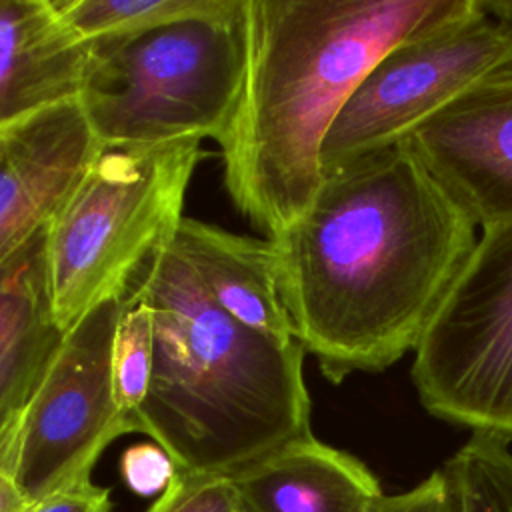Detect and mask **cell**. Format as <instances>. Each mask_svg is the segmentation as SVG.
Listing matches in <instances>:
<instances>
[{
	"instance_id": "cell-11",
	"label": "cell",
	"mask_w": 512,
	"mask_h": 512,
	"mask_svg": "<svg viewBox=\"0 0 512 512\" xmlns=\"http://www.w3.org/2000/svg\"><path fill=\"white\" fill-rule=\"evenodd\" d=\"M46 236L48 226L0 266V468L6 470L24 410L66 334L54 314Z\"/></svg>"
},
{
	"instance_id": "cell-3",
	"label": "cell",
	"mask_w": 512,
	"mask_h": 512,
	"mask_svg": "<svg viewBox=\"0 0 512 512\" xmlns=\"http://www.w3.org/2000/svg\"><path fill=\"white\" fill-rule=\"evenodd\" d=\"M126 292L150 308L154 356L136 412L148 434L190 474H232L310 432L304 346L256 334L202 290L170 240L134 272Z\"/></svg>"
},
{
	"instance_id": "cell-21",
	"label": "cell",
	"mask_w": 512,
	"mask_h": 512,
	"mask_svg": "<svg viewBox=\"0 0 512 512\" xmlns=\"http://www.w3.org/2000/svg\"><path fill=\"white\" fill-rule=\"evenodd\" d=\"M374 512H454L442 470L432 472L414 488L384 496Z\"/></svg>"
},
{
	"instance_id": "cell-15",
	"label": "cell",
	"mask_w": 512,
	"mask_h": 512,
	"mask_svg": "<svg viewBox=\"0 0 512 512\" xmlns=\"http://www.w3.org/2000/svg\"><path fill=\"white\" fill-rule=\"evenodd\" d=\"M52 4L76 36L90 44L184 18L220 14L236 0H52Z\"/></svg>"
},
{
	"instance_id": "cell-13",
	"label": "cell",
	"mask_w": 512,
	"mask_h": 512,
	"mask_svg": "<svg viewBox=\"0 0 512 512\" xmlns=\"http://www.w3.org/2000/svg\"><path fill=\"white\" fill-rule=\"evenodd\" d=\"M242 512H374L376 476L352 454L308 434L230 474Z\"/></svg>"
},
{
	"instance_id": "cell-19",
	"label": "cell",
	"mask_w": 512,
	"mask_h": 512,
	"mask_svg": "<svg viewBox=\"0 0 512 512\" xmlns=\"http://www.w3.org/2000/svg\"><path fill=\"white\" fill-rule=\"evenodd\" d=\"M120 468L126 484L144 496H160L176 472L172 458L156 442L130 446L122 456Z\"/></svg>"
},
{
	"instance_id": "cell-20",
	"label": "cell",
	"mask_w": 512,
	"mask_h": 512,
	"mask_svg": "<svg viewBox=\"0 0 512 512\" xmlns=\"http://www.w3.org/2000/svg\"><path fill=\"white\" fill-rule=\"evenodd\" d=\"M24 512H112V500L108 488L86 478L30 502Z\"/></svg>"
},
{
	"instance_id": "cell-5",
	"label": "cell",
	"mask_w": 512,
	"mask_h": 512,
	"mask_svg": "<svg viewBox=\"0 0 512 512\" xmlns=\"http://www.w3.org/2000/svg\"><path fill=\"white\" fill-rule=\"evenodd\" d=\"M206 156L200 140L100 148L48 224V280L58 324L68 330L172 240L186 190Z\"/></svg>"
},
{
	"instance_id": "cell-16",
	"label": "cell",
	"mask_w": 512,
	"mask_h": 512,
	"mask_svg": "<svg viewBox=\"0 0 512 512\" xmlns=\"http://www.w3.org/2000/svg\"><path fill=\"white\" fill-rule=\"evenodd\" d=\"M454 512H512V450L498 436H472L440 468Z\"/></svg>"
},
{
	"instance_id": "cell-12",
	"label": "cell",
	"mask_w": 512,
	"mask_h": 512,
	"mask_svg": "<svg viewBox=\"0 0 512 512\" xmlns=\"http://www.w3.org/2000/svg\"><path fill=\"white\" fill-rule=\"evenodd\" d=\"M88 54L52 0H0V128L78 100Z\"/></svg>"
},
{
	"instance_id": "cell-23",
	"label": "cell",
	"mask_w": 512,
	"mask_h": 512,
	"mask_svg": "<svg viewBox=\"0 0 512 512\" xmlns=\"http://www.w3.org/2000/svg\"><path fill=\"white\" fill-rule=\"evenodd\" d=\"M476 6L490 20L512 30V0H476Z\"/></svg>"
},
{
	"instance_id": "cell-1",
	"label": "cell",
	"mask_w": 512,
	"mask_h": 512,
	"mask_svg": "<svg viewBox=\"0 0 512 512\" xmlns=\"http://www.w3.org/2000/svg\"><path fill=\"white\" fill-rule=\"evenodd\" d=\"M268 240L294 334L338 384L418 346L476 224L402 140L322 172L304 214Z\"/></svg>"
},
{
	"instance_id": "cell-17",
	"label": "cell",
	"mask_w": 512,
	"mask_h": 512,
	"mask_svg": "<svg viewBox=\"0 0 512 512\" xmlns=\"http://www.w3.org/2000/svg\"><path fill=\"white\" fill-rule=\"evenodd\" d=\"M152 356L154 324L150 308L138 294L126 292L112 342V392L118 408L134 426L136 412L148 394Z\"/></svg>"
},
{
	"instance_id": "cell-4",
	"label": "cell",
	"mask_w": 512,
	"mask_h": 512,
	"mask_svg": "<svg viewBox=\"0 0 512 512\" xmlns=\"http://www.w3.org/2000/svg\"><path fill=\"white\" fill-rule=\"evenodd\" d=\"M244 4L90 42L78 102L100 148L220 142L244 80Z\"/></svg>"
},
{
	"instance_id": "cell-7",
	"label": "cell",
	"mask_w": 512,
	"mask_h": 512,
	"mask_svg": "<svg viewBox=\"0 0 512 512\" xmlns=\"http://www.w3.org/2000/svg\"><path fill=\"white\" fill-rule=\"evenodd\" d=\"M512 64V30L474 6L386 50L358 82L322 148V172L390 148L486 74Z\"/></svg>"
},
{
	"instance_id": "cell-14",
	"label": "cell",
	"mask_w": 512,
	"mask_h": 512,
	"mask_svg": "<svg viewBox=\"0 0 512 512\" xmlns=\"http://www.w3.org/2000/svg\"><path fill=\"white\" fill-rule=\"evenodd\" d=\"M172 242L206 296L244 328L272 340H298L284 304L280 270L270 240L234 234L184 216Z\"/></svg>"
},
{
	"instance_id": "cell-6",
	"label": "cell",
	"mask_w": 512,
	"mask_h": 512,
	"mask_svg": "<svg viewBox=\"0 0 512 512\" xmlns=\"http://www.w3.org/2000/svg\"><path fill=\"white\" fill-rule=\"evenodd\" d=\"M412 382L432 416L512 442V220L482 228L414 348Z\"/></svg>"
},
{
	"instance_id": "cell-2",
	"label": "cell",
	"mask_w": 512,
	"mask_h": 512,
	"mask_svg": "<svg viewBox=\"0 0 512 512\" xmlns=\"http://www.w3.org/2000/svg\"><path fill=\"white\" fill-rule=\"evenodd\" d=\"M474 0H246V66L220 138L224 186L268 238L310 206L334 118L394 44Z\"/></svg>"
},
{
	"instance_id": "cell-9",
	"label": "cell",
	"mask_w": 512,
	"mask_h": 512,
	"mask_svg": "<svg viewBox=\"0 0 512 512\" xmlns=\"http://www.w3.org/2000/svg\"><path fill=\"white\" fill-rule=\"evenodd\" d=\"M404 142L476 226L512 220V64L474 82Z\"/></svg>"
},
{
	"instance_id": "cell-8",
	"label": "cell",
	"mask_w": 512,
	"mask_h": 512,
	"mask_svg": "<svg viewBox=\"0 0 512 512\" xmlns=\"http://www.w3.org/2000/svg\"><path fill=\"white\" fill-rule=\"evenodd\" d=\"M122 298H108L64 334L20 420L8 470L28 502L92 478L100 454L136 432L112 392V342Z\"/></svg>"
},
{
	"instance_id": "cell-22",
	"label": "cell",
	"mask_w": 512,
	"mask_h": 512,
	"mask_svg": "<svg viewBox=\"0 0 512 512\" xmlns=\"http://www.w3.org/2000/svg\"><path fill=\"white\" fill-rule=\"evenodd\" d=\"M28 504L14 476L6 468H0V512H24Z\"/></svg>"
},
{
	"instance_id": "cell-18",
	"label": "cell",
	"mask_w": 512,
	"mask_h": 512,
	"mask_svg": "<svg viewBox=\"0 0 512 512\" xmlns=\"http://www.w3.org/2000/svg\"><path fill=\"white\" fill-rule=\"evenodd\" d=\"M148 512H242V506L230 474L176 470Z\"/></svg>"
},
{
	"instance_id": "cell-10",
	"label": "cell",
	"mask_w": 512,
	"mask_h": 512,
	"mask_svg": "<svg viewBox=\"0 0 512 512\" xmlns=\"http://www.w3.org/2000/svg\"><path fill=\"white\" fill-rule=\"evenodd\" d=\"M98 150L78 100L0 128V266L50 224Z\"/></svg>"
}]
</instances>
